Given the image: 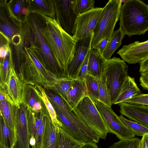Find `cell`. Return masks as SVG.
Returning a JSON list of instances; mask_svg holds the SVG:
<instances>
[{"label": "cell", "instance_id": "cell-1", "mask_svg": "<svg viewBox=\"0 0 148 148\" xmlns=\"http://www.w3.org/2000/svg\"><path fill=\"white\" fill-rule=\"evenodd\" d=\"M40 14L41 33L66 75L68 66L74 57L77 42L62 28L56 19Z\"/></svg>", "mask_w": 148, "mask_h": 148}, {"label": "cell", "instance_id": "cell-2", "mask_svg": "<svg viewBox=\"0 0 148 148\" xmlns=\"http://www.w3.org/2000/svg\"><path fill=\"white\" fill-rule=\"evenodd\" d=\"M120 27L125 35H144L148 31V5L143 1L127 0L122 5Z\"/></svg>", "mask_w": 148, "mask_h": 148}, {"label": "cell", "instance_id": "cell-3", "mask_svg": "<svg viewBox=\"0 0 148 148\" xmlns=\"http://www.w3.org/2000/svg\"><path fill=\"white\" fill-rule=\"evenodd\" d=\"M28 21L35 37L34 45L27 47L33 51L38 60L48 71L60 77H66L65 73L57 63L41 31L39 14L30 13Z\"/></svg>", "mask_w": 148, "mask_h": 148}, {"label": "cell", "instance_id": "cell-4", "mask_svg": "<svg viewBox=\"0 0 148 148\" xmlns=\"http://www.w3.org/2000/svg\"><path fill=\"white\" fill-rule=\"evenodd\" d=\"M122 5L121 0H110L103 8L102 16L94 32L91 44L92 49H95L105 37L110 41L119 19Z\"/></svg>", "mask_w": 148, "mask_h": 148}, {"label": "cell", "instance_id": "cell-5", "mask_svg": "<svg viewBox=\"0 0 148 148\" xmlns=\"http://www.w3.org/2000/svg\"><path fill=\"white\" fill-rule=\"evenodd\" d=\"M18 56V73L17 74L24 84L38 85L53 90L54 87L45 78L34 63L27 48L20 45L16 47Z\"/></svg>", "mask_w": 148, "mask_h": 148}, {"label": "cell", "instance_id": "cell-6", "mask_svg": "<svg viewBox=\"0 0 148 148\" xmlns=\"http://www.w3.org/2000/svg\"><path fill=\"white\" fill-rule=\"evenodd\" d=\"M73 110L100 138L106 139L108 133L107 125L90 97H85Z\"/></svg>", "mask_w": 148, "mask_h": 148}, {"label": "cell", "instance_id": "cell-7", "mask_svg": "<svg viewBox=\"0 0 148 148\" xmlns=\"http://www.w3.org/2000/svg\"><path fill=\"white\" fill-rule=\"evenodd\" d=\"M128 67L119 58L113 57L107 61L103 73L112 104L114 103L121 88L127 77Z\"/></svg>", "mask_w": 148, "mask_h": 148}, {"label": "cell", "instance_id": "cell-8", "mask_svg": "<svg viewBox=\"0 0 148 148\" xmlns=\"http://www.w3.org/2000/svg\"><path fill=\"white\" fill-rule=\"evenodd\" d=\"M53 0L56 19L65 31L73 36L76 20L80 14L77 0Z\"/></svg>", "mask_w": 148, "mask_h": 148}, {"label": "cell", "instance_id": "cell-9", "mask_svg": "<svg viewBox=\"0 0 148 148\" xmlns=\"http://www.w3.org/2000/svg\"><path fill=\"white\" fill-rule=\"evenodd\" d=\"M93 101L107 125L108 133L115 135L119 140L134 137L135 135L125 126L111 107L106 105L98 100Z\"/></svg>", "mask_w": 148, "mask_h": 148}, {"label": "cell", "instance_id": "cell-10", "mask_svg": "<svg viewBox=\"0 0 148 148\" xmlns=\"http://www.w3.org/2000/svg\"><path fill=\"white\" fill-rule=\"evenodd\" d=\"M103 9V8H95L77 17L73 35L77 42L94 33L102 16Z\"/></svg>", "mask_w": 148, "mask_h": 148}, {"label": "cell", "instance_id": "cell-11", "mask_svg": "<svg viewBox=\"0 0 148 148\" xmlns=\"http://www.w3.org/2000/svg\"><path fill=\"white\" fill-rule=\"evenodd\" d=\"M47 116L42 112H34L27 107L29 143L32 148L42 147Z\"/></svg>", "mask_w": 148, "mask_h": 148}, {"label": "cell", "instance_id": "cell-12", "mask_svg": "<svg viewBox=\"0 0 148 148\" xmlns=\"http://www.w3.org/2000/svg\"><path fill=\"white\" fill-rule=\"evenodd\" d=\"M1 0L0 10L8 16L11 21L18 29L27 21L30 13L27 0Z\"/></svg>", "mask_w": 148, "mask_h": 148}, {"label": "cell", "instance_id": "cell-13", "mask_svg": "<svg viewBox=\"0 0 148 148\" xmlns=\"http://www.w3.org/2000/svg\"><path fill=\"white\" fill-rule=\"evenodd\" d=\"M16 140L13 148H31L27 122V107L23 102L15 106Z\"/></svg>", "mask_w": 148, "mask_h": 148}, {"label": "cell", "instance_id": "cell-14", "mask_svg": "<svg viewBox=\"0 0 148 148\" xmlns=\"http://www.w3.org/2000/svg\"><path fill=\"white\" fill-rule=\"evenodd\" d=\"M93 35L94 33L77 42L74 57L66 71V77L77 79L84 59L91 46Z\"/></svg>", "mask_w": 148, "mask_h": 148}, {"label": "cell", "instance_id": "cell-15", "mask_svg": "<svg viewBox=\"0 0 148 148\" xmlns=\"http://www.w3.org/2000/svg\"><path fill=\"white\" fill-rule=\"evenodd\" d=\"M117 53L129 64L139 63L148 58V40L139 41L123 46Z\"/></svg>", "mask_w": 148, "mask_h": 148}, {"label": "cell", "instance_id": "cell-16", "mask_svg": "<svg viewBox=\"0 0 148 148\" xmlns=\"http://www.w3.org/2000/svg\"><path fill=\"white\" fill-rule=\"evenodd\" d=\"M118 104L121 114L148 127V106L125 102Z\"/></svg>", "mask_w": 148, "mask_h": 148}, {"label": "cell", "instance_id": "cell-17", "mask_svg": "<svg viewBox=\"0 0 148 148\" xmlns=\"http://www.w3.org/2000/svg\"><path fill=\"white\" fill-rule=\"evenodd\" d=\"M40 92L36 86L24 84L22 102L32 111L42 112L49 116V112L40 96Z\"/></svg>", "mask_w": 148, "mask_h": 148}, {"label": "cell", "instance_id": "cell-18", "mask_svg": "<svg viewBox=\"0 0 148 148\" xmlns=\"http://www.w3.org/2000/svg\"><path fill=\"white\" fill-rule=\"evenodd\" d=\"M24 84L19 79L14 66L11 69L8 80L5 88L7 92L16 106L23 102Z\"/></svg>", "mask_w": 148, "mask_h": 148}, {"label": "cell", "instance_id": "cell-19", "mask_svg": "<svg viewBox=\"0 0 148 148\" xmlns=\"http://www.w3.org/2000/svg\"><path fill=\"white\" fill-rule=\"evenodd\" d=\"M86 96V88L84 80L76 79L75 80L65 98H62L70 110L72 111Z\"/></svg>", "mask_w": 148, "mask_h": 148}, {"label": "cell", "instance_id": "cell-20", "mask_svg": "<svg viewBox=\"0 0 148 148\" xmlns=\"http://www.w3.org/2000/svg\"><path fill=\"white\" fill-rule=\"evenodd\" d=\"M0 18V32L5 35L15 47L18 46L22 42L19 29L16 27V26L14 25L13 23H12V22L8 20L4 13L1 10Z\"/></svg>", "mask_w": 148, "mask_h": 148}, {"label": "cell", "instance_id": "cell-21", "mask_svg": "<svg viewBox=\"0 0 148 148\" xmlns=\"http://www.w3.org/2000/svg\"><path fill=\"white\" fill-rule=\"evenodd\" d=\"M107 60L96 49L91 47L89 56L87 74L100 79L103 74Z\"/></svg>", "mask_w": 148, "mask_h": 148}, {"label": "cell", "instance_id": "cell-22", "mask_svg": "<svg viewBox=\"0 0 148 148\" xmlns=\"http://www.w3.org/2000/svg\"><path fill=\"white\" fill-rule=\"evenodd\" d=\"M27 1L30 13L42 14L55 18V10L53 0Z\"/></svg>", "mask_w": 148, "mask_h": 148}, {"label": "cell", "instance_id": "cell-23", "mask_svg": "<svg viewBox=\"0 0 148 148\" xmlns=\"http://www.w3.org/2000/svg\"><path fill=\"white\" fill-rule=\"evenodd\" d=\"M141 92L134 78L128 75L122 86L114 104L124 102Z\"/></svg>", "mask_w": 148, "mask_h": 148}, {"label": "cell", "instance_id": "cell-24", "mask_svg": "<svg viewBox=\"0 0 148 148\" xmlns=\"http://www.w3.org/2000/svg\"><path fill=\"white\" fill-rule=\"evenodd\" d=\"M0 148H13L16 143L15 130L7 124L0 114Z\"/></svg>", "mask_w": 148, "mask_h": 148}, {"label": "cell", "instance_id": "cell-25", "mask_svg": "<svg viewBox=\"0 0 148 148\" xmlns=\"http://www.w3.org/2000/svg\"><path fill=\"white\" fill-rule=\"evenodd\" d=\"M59 127L53 124L49 116H46V123L42 148H57V133Z\"/></svg>", "mask_w": 148, "mask_h": 148}, {"label": "cell", "instance_id": "cell-26", "mask_svg": "<svg viewBox=\"0 0 148 148\" xmlns=\"http://www.w3.org/2000/svg\"><path fill=\"white\" fill-rule=\"evenodd\" d=\"M57 148H82L84 143L75 139L60 127L58 129Z\"/></svg>", "mask_w": 148, "mask_h": 148}, {"label": "cell", "instance_id": "cell-27", "mask_svg": "<svg viewBox=\"0 0 148 148\" xmlns=\"http://www.w3.org/2000/svg\"><path fill=\"white\" fill-rule=\"evenodd\" d=\"M14 66L11 49L4 58L0 59V87L4 88L6 86L8 80L11 69Z\"/></svg>", "mask_w": 148, "mask_h": 148}, {"label": "cell", "instance_id": "cell-28", "mask_svg": "<svg viewBox=\"0 0 148 148\" xmlns=\"http://www.w3.org/2000/svg\"><path fill=\"white\" fill-rule=\"evenodd\" d=\"M125 35L121 27L114 31L107 47L103 54L106 60L110 59L114 53L121 45L122 40Z\"/></svg>", "mask_w": 148, "mask_h": 148}, {"label": "cell", "instance_id": "cell-29", "mask_svg": "<svg viewBox=\"0 0 148 148\" xmlns=\"http://www.w3.org/2000/svg\"><path fill=\"white\" fill-rule=\"evenodd\" d=\"M15 106L6 100L0 101V114L9 126L15 130Z\"/></svg>", "mask_w": 148, "mask_h": 148}, {"label": "cell", "instance_id": "cell-30", "mask_svg": "<svg viewBox=\"0 0 148 148\" xmlns=\"http://www.w3.org/2000/svg\"><path fill=\"white\" fill-rule=\"evenodd\" d=\"M35 86L37 87L40 92V96L44 103L53 123L56 127L62 128V125L58 119L56 112L49 99L44 88L39 85H36Z\"/></svg>", "mask_w": 148, "mask_h": 148}, {"label": "cell", "instance_id": "cell-31", "mask_svg": "<svg viewBox=\"0 0 148 148\" xmlns=\"http://www.w3.org/2000/svg\"><path fill=\"white\" fill-rule=\"evenodd\" d=\"M27 49L35 65L42 75L54 87L56 82L61 77H58L47 70L38 60L34 51L30 49L27 48Z\"/></svg>", "mask_w": 148, "mask_h": 148}, {"label": "cell", "instance_id": "cell-32", "mask_svg": "<svg viewBox=\"0 0 148 148\" xmlns=\"http://www.w3.org/2000/svg\"><path fill=\"white\" fill-rule=\"evenodd\" d=\"M75 80L66 77L58 79L54 84L53 91L65 99L69 90L74 83Z\"/></svg>", "mask_w": 148, "mask_h": 148}, {"label": "cell", "instance_id": "cell-33", "mask_svg": "<svg viewBox=\"0 0 148 148\" xmlns=\"http://www.w3.org/2000/svg\"><path fill=\"white\" fill-rule=\"evenodd\" d=\"M86 88L87 96L92 100H99V85L98 79L87 74L84 79Z\"/></svg>", "mask_w": 148, "mask_h": 148}, {"label": "cell", "instance_id": "cell-34", "mask_svg": "<svg viewBox=\"0 0 148 148\" xmlns=\"http://www.w3.org/2000/svg\"><path fill=\"white\" fill-rule=\"evenodd\" d=\"M119 117L125 126L135 135L142 136L148 134V127L124 118L121 114Z\"/></svg>", "mask_w": 148, "mask_h": 148}, {"label": "cell", "instance_id": "cell-35", "mask_svg": "<svg viewBox=\"0 0 148 148\" xmlns=\"http://www.w3.org/2000/svg\"><path fill=\"white\" fill-rule=\"evenodd\" d=\"M98 101L108 106L111 107L112 104L106 83V79L103 74L100 79H98Z\"/></svg>", "mask_w": 148, "mask_h": 148}, {"label": "cell", "instance_id": "cell-36", "mask_svg": "<svg viewBox=\"0 0 148 148\" xmlns=\"http://www.w3.org/2000/svg\"><path fill=\"white\" fill-rule=\"evenodd\" d=\"M140 139L138 138L119 140L114 143L109 148H139Z\"/></svg>", "mask_w": 148, "mask_h": 148}, {"label": "cell", "instance_id": "cell-37", "mask_svg": "<svg viewBox=\"0 0 148 148\" xmlns=\"http://www.w3.org/2000/svg\"><path fill=\"white\" fill-rule=\"evenodd\" d=\"M0 33V59H2L12 49L10 46L11 42L9 39L1 32Z\"/></svg>", "mask_w": 148, "mask_h": 148}, {"label": "cell", "instance_id": "cell-38", "mask_svg": "<svg viewBox=\"0 0 148 148\" xmlns=\"http://www.w3.org/2000/svg\"><path fill=\"white\" fill-rule=\"evenodd\" d=\"M78 8L79 14H81L94 9V0H77Z\"/></svg>", "mask_w": 148, "mask_h": 148}, {"label": "cell", "instance_id": "cell-39", "mask_svg": "<svg viewBox=\"0 0 148 148\" xmlns=\"http://www.w3.org/2000/svg\"><path fill=\"white\" fill-rule=\"evenodd\" d=\"M128 103L148 106V94L140 93L126 100Z\"/></svg>", "mask_w": 148, "mask_h": 148}, {"label": "cell", "instance_id": "cell-40", "mask_svg": "<svg viewBox=\"0 0 148 148\" xmlns=\"http://www.w3.org/2000/svg\"><path fill=\"white\" fill-rule=\"evenodd\" d=\"M91 46L90 48L84 59L77 79L84 80L87 74L88 60L91 51Z\"/></svg>", "mask_w": 148, "mask_h": 148}, {"label": "cell", "instance_id": "cell-41", "mask_svg": "<svg viewBox=\"0 0 148 148\" xmlns=\"http://www.w3.org/2000/svg\"><path fill=\"white\" fill-rule=\"evenodd\" d=\"M109 42V40L108 38L106 37H104L99 43L95 49L103 55Z\"/></svg>", "mask_w": 148, "mask_h": 148}, {"label": "cell", "instance_id": "cell-42", "mask_svg": "<svg viewBox=\"0 0 148 148\" xmlns=\"http://www.w3.org/2000/svg\"><path fill=\"white\" fill-rule=\"evenodd\" d=\"M6 100L13 105L14 103L10 97L6 90L5 86L4 88L0 87V101Z\"/></svg>", "mask_w": 148, "mask_h": 148}, {"label": "cell", "instance_id": "cell-43", "mask_svg": "<svg viewBox=\"0 0 148 148\" xmlns=\"http://www.w3.org/2000/svg\"><path fill=\"white\" fill-rule=\"evenodd\" d=\"M139 81L141 86L145 90H148V76L141 75Z\"/></svg>", "mask_w": 148, "mask_h": 148}, {"label": "cell", "instance_id": "cell-44", "mask_svg": "<svg viewBox=\"0 0 148 148\" xmlns=\"http://www.w3.org/2000/svg\"><path fill=\"white\" fill-rule=\"evenodd\" d=\"M139 72L140 73L148 70V58L139 63Z\"/></svg>", "mask_w": 148, "mask_h": 148}, {"label": "cell", "instance_id": "cell-45", "mask_svg": "<svg viewBox=\"0 0 148 148\" xmlns=\"http://www.w3.org/2000/svg\"><path fill=\"white\" fill-rule=\"evenodd\" d=\"M139 148H148V134L143 136L140 140Z\"/></svg>", "mask_w": 148, "mask_h": 148}, {"label": "cell", "instance_id": "cell-46", "mask_svg": "<svg viewBox=\"0 0 148 148\" xmlns=\"http://www.w3.org/2000/svg\"><path fill=\"white\" fill-rule=\"evenodd\" d=\"M82 148H100L97 146L96 143L93 141L84 143Z\"/></svg>", "mask_w": 148, "mask_h": 148}, {"label": "cell", "instance_id": "cell-47", "mask_svg": "<svg viewBox=\"0 0 148 148\" xmlns=\"http://www.w3.org/2000/svg\"><path fill=\"white\" fill-rule=\"evenodd\" d=\"M140 74L141 75L148 76V70L143 73H141Z\"/></svg>", "mask_w": 148, "mask_h": 148}]
</instances>
